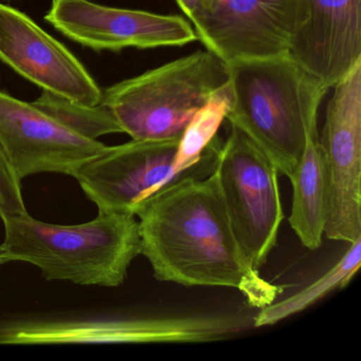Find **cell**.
Returning a JSON list of instances; mask_svg holds the SVG:
<instances>
[{
  "label": "cell",
  "mask_w": 361,
  "mask_h": 361,
  "mask_svg": "<svg viewBox=\"0 0 361 361\" xmlns=\"http://www.w3.org/2000/svg\"><path fill=\"white\" fill-rule=\"evenodd\" d=\"M221 145L216 137L197 164L134 207L140 255L158 281L238 289L261 310L285 287L264 280L236 238L216 172Z\"/></svg>",
  "instance_id": "obj_1"
},
{
  "label": "cell",
  "mask_w": 361,
  "mask_h": 361,
  "mask_svg": "<svg viewBox=\"0 0 361 361\" xmlns=\"http://www.w3.org/2000/svg\"><path fill=\"white\" fill-rule=\"evenodd\" d=\"M0 219L5 226L0 265L25 262L37 266L47 281L118 287L140 255L139 221L130 213L99 212L79 225L48 224L28 212Z\"/></svg>",
  "instance_id": "obj_2"
},
{
  "label": "cell",
  "mask_w": 361,
  "mask_h": 361,
  "mask_svg": "<svg viewBox=\"0 0 361 361\" xmlns=\"http://www.w3.org/2000/svg\"><path fill=\"white\" fill-rule=\"evenodd\" d=\"M226 66L230 92L226 119L270 158L280 175L289 178L329 90L288 54L234 61Z\"/></svg>",
  "instance_id": "obj_3"
},
{
  "label": "cell",
  "mask_w": 361,
  "mask_h": 361,
  "mask_svg": "<svg viewBox=\"0 0 361 361\" xmlns=\"http://www.w3.org/2000/svg\"><path fill=\"white\" fill-rule=\"evenodd\" d=\"M228 84L225 63L197 50L103 90L101 103L134 140L181 138L196 114Z\"/></svg>",
  "instance_id": "obj_4"
},
{
  "label": "cell",
  "mask_w": 361,
  "mask_h": 361,
  "mask_svg": "<svg viewBox=\"0 0 361 361\" xmlns=\"http://www.w3.org/2000/svg\"><path fill=\"white\" fill-rule=\"evenodd\" d=\"M230 126L216 172L236 238L251 265L259 270L276 246L284 219L280 173L243 130Z\"/></svg>",
  "instance_id": "obj_5"
},
{
  "label": "cell",
  "mask_w": 361,
  "mask_h": 361,
  "mask_svg": "<svg viewBox=\"0 0 361 361\" xmlns=\"http://www.w3.org/2000/svg\"><path fill=\"white\" fill-rule=\"evenodd\" d=\"M251 325L231 316L8 321L0 324V344L202 343Z\"/></svg>",
  "instance_id": "obj_6"
},
{
  "label": "cell",
  "mask_w": 361,
  "mask_h": 361,
  "mask_svg": "<svg viewBox=\"0 0 361 361\" xmlns=\"http://www.w3.org/2000/svg\"><path fill=\"white\" fill-rule=\"evenodd\" d=\"M319 136L324 161V235L355 242L361 238V61L333 86Z\"/></svg>",
  "instance_id": "obj_7"
},
{
  "label": "cell",
  "mask_w": 361,
  "mask_h": 361,
  "mask_svg": "<svg viewBox=\"0 0 361 361\" xmlns=\"http://www.w3.org/2000/svg\"><path fill=\"white\" fill-rule=\"evenodd\" d=\"M305 18L303 0H216L189 22L225 64L288 54Z\"/></svg>",
  "instance_id": "obj_8"
},
{
  "label": "cell",
  "mask_w": 361,
  "mask_h": 361,
  "mask_svg": "<svg viewBox=\"0 0 361 361\" xmlns=\"http://www.w3.org/2000/svg\"><path fill=\"white\" fill-rule=\"evenodd\" d=\"M45 20L94 51L183 47L197 41L191 23L183 16L107 7L90 0H52Z\"/></svg>",
  "instance_id": "obj_9"
},
{
  "label": "cell",
  "mask_w": 361,
  "mask_h": 361,
  "mask_svg": "<svg viewBox=\"0 0 361 361\" xmlns=\"http://www.w3.org/2000/svg\"><path fill=\"white\" fill-rule=\"evenodd\" d=\"M0 147L20 180L41 173L75 177L106 151L35 106L0 92Z\"/></svg>",
  "instance_id": "obj_10"
},
{
  "label": "cell",
  "mask_w": 361,
  "mask_h": 361,
  "mask_svg": "<svg viewBox=\"0 0 361 361\" xmlns=\"http://www.w3.org/2000/svg\"><path fill=\"white\" fill-rule=\"evenodd\" d=\"M0 62L45 92L84 105L103 90L81 62L26 14L0 4Z\"/></svg>",
  "instance_id": "obj_11"
},
{
  "label": "cell",
  "mask_w": 361,
  "mask_h": 361,
  "mask_svg": "<svg viewBox=\"0 0 361 361\" xmlns=\"http://www.w3.org/2000/svg\"><path fill=\"white\" fill-rule=\"evenodd\" d=\"M180 138L134 140L107 147L84 164L75 178L99 212L134 214L140 200L170 178Z\"/></svg>",
  "instance_id": "obj_12"
},
{
  "label": "cell",
  "mask_w": 361,
  "mask_h": 361,
  "mask_svg": "<svg viewBox=\"0 0 361 361\" xmlns=\"http://www.w3.org/2000/svg\"><path fill=\"white\" fill-rule=\"evenodd\" d=\"M288 56L326 90L361 61V0H303Z\"/></svg>",
  "instance_id": "obj_13"
},
{
  "label": "cell",
  "mask_w": 361,
  "mask_h": 361,
  "mask_svg": "<svg viewBox=\"0 0 361 361\" xmlns=\"http://www.w3.org/2000/svg\"><path fill=\"white\" fill-rule=\"evenodd\" d=\"M289 180L293 187L289 225L305 248L322 244L326 216L324 161L319 142L318 122L306 132L303 155Z\"/></svg>",
  "instance_id": "obj_14"
},
{
  "label": "cell",
  "mask_w": 361,
  "mask_h": 361,
  "mask_svg": "<svg viewBox=\"0 0 361 361\" xmlns=\"http://www.w3.org/2000/svg\"><path fill=\"white\" fill-rule=\"evenodd\" d=\"M360 263L361 238L350 243L345 255L320 279L299 293L261 308L259 314L252 319V326L263 327L276 324L314 305L334 289L343 288L358 271Z\"/></svg>",
  "instance_id": "obj_15"
},
{
  "label": "cell",
  "mask_w": 361,
  "mask_h": 361,
  "mask_svg": "<svg viewBox=\"0 0 361 361\" xmlns=\"http://www.w3.org/2000/svg\"><path fill=\"white\" fill-rule=\"evenodd\" d=\"M229 102L230 92L228 84L227 87L215 94L196 114L179 140L169 181L202 160L204 152L216 138L217 132L224 120H226Z\"/></svg>",
  "instance_id": "obj_16"
},
{
  "label": "cell",
  "mask_w": 361,
  "mask_h": 361,
  "mask_svg": "<svg viewBox=\"0 0 361 361\" xmlns=\"http://www.w3.org/2000/svg\"><path fill=\"white\" fill-rule=\"evenodd\" d=\"M33 104L82 136L94 140L104 135L122 133L117 120L103 103L90 106L43 90Z\"/></svg>",
  "instance_id": "obj_17"
},
{
  "label": "cell",
  "mask_w": 361,
  "mask_h": 361,
  "mask_svg": "<svg viewBox=\"0 0 361 361\" xmlns=\"http://www.w3.org/2000/svg\"><path fill=\"white\" fill-rule=\"evenodd\" d=\"M27 212L22 193V180L0 147V216Z\"/></svg>",
  "instance_id": "obj_18"
},
{
  "label": "cell",
  "mask_w": 361,
  "mask_h": 361,
  "mask_svg": "<svg viewBox=\"0 0 361 361\" xmlns=\"http://www.w3.org/2000/svg\"><path fill=\"white\" fill-rule=\"evenodd\" d=\"M175 1L189 20L197 13L202 4V0H175Z\"/></svg>",
  "instance_id": "obj_19"
},
{
  "label": "cell",
  "mask_w": 361,
  "mask_h": 361,
  "mask_svg": "<svg viewBox=\"0 0 361 361\" xmlns=\"http://www.w3.org/2000/svg\"><path fill=\"white\" fill-rule=\"evenodd\" d=\"M216 0H202V7L200 8V10L204 9V8L208 7V6L212 5L214 4ZM198 10V11H200ZM191 18V20H192Z\"/></svg>",
  "instance_id": "obj_20"
}]
</instances>
